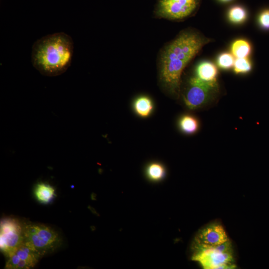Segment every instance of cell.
<instances>
[{
    "label": "cell",
    "mask_w": 269,
    "mask_h": 269,
    "mask_svg": "<svg viewBox=\"0 0 269 269\" xmlns=\"http://www.w3.org/2000/svg\"><path fill=\"white\" fill-rule=\"evenodd\" d=\"M210 40L192 31L180 34L163 51L160 60V79L172 94L180 92L182 72L190 61Z\"/></svg>",
    "instance_id": "cell-1"
},
{
    "label": "cell",
    "mask_w": 269,
    "mask_h": 269,
    "mask_svg": "<svg viewBox=\"0 0 269 269\" xmlns=\"http://www.w3.org/2000/svg\"><path fill=\"white\" fill-rule=\"evenodd\" d=\"M73 52V41L69 35L64 32L48 34L33 44L31 63L41 74L56 76L69 67Z\"/></svg>",
    "instance_id": "cell-2"
},
{
    "label": "cell",
    "mask_w": 269,
    "mask_h": 269,
    "mask_svg": "<svg viewBox=\"0 0 269 269\" xmlns=\"http://www.w3.org/2000/svg\"><path fill=\"white\" fill-rule=\"evenodd\" d=\"M192 259L205 269H234L233 251L230 240L219 245L207 246L193 243Z\"/></svg>",
    "instance_id": "cell-3"
},
{
    "label": "cell",
    "mask_w": 269,
    "mask_h": 269,
    "mask_svg": "<svg viewBox=\"0 0 269 269\" xmlns=\"http://www.w3.org/2000/svg\"><path fill=\"white\" fill-rule=\"evenodd\" d=\"M24 242L41 257L53 251L61 244L59 234L46 225L29 223L23 225Z\"/></svg>",
    "instance_id": "cell-4"
},
{
    "label": "cell",
    "mask_w": 269,
    "mask_h": 269,
    "mask_svg": "<svg viewBox=\"0 0 269 269\" xmlns=\"http://www.w3.org/2000/svg\"><path fill=\"white\" fill-rule=\"evenodd\" d=\"M0 248L9 258L24 242L23 226L16 219H5L0 222Z\"/></svg>",
    "instance_id": "cell-5"
},
{
    "label": "cell",
    "mask_w": 269,
    "mask_h": 269,
    "mask_svg": "<svg viewBox=\"0 0 269 269\" xmlns=\"http://www.w3.org/2000/svg\"><path fill=\"white\" fill-rule=\"evenodd\" d=\"M217 87V83H208L196 76L192 77L183 96L184 103L190 110L199 109L208 103Z\"/></svg>",
    "instance_id": "cell-6"
},
{
    "label": "cell",
    "mask_w": 269,
    "mask_h": 269,
    "mask_svg": "<svg viewBox=\"0 0 269 269\" xmlns=\"http://www.w3.org/2000/svg\"><path fill=\"white\" fill-rule=\"evenodd\" d=\"M200 0H160L156 13L169 19H181L192 14L199 5Z\"/></svg>",
    "instance_id": "cell-7"
},
{
    "label": "cell",
    "mask_w": 269,
    "mask_h": 269,
    "mask_svg": "<svg viewBox=\"0 0 269 269\" xmlns=\"http://www.w3.org/2000/svg\"><path fill=\"white\" fill-rule=\"evenodd\" d=\"M229 240L222 226L218 223H213L198 231L193 243L203 246H214L223 244Z\"/></svg>",
    "instance_id": "cell-8"
},
{
    "label": "cell",
    "mask_w": 269,
    "mask_h": 269,
    "mask_svg": "<svg viewBox=\"0 0 269 269\" xmlns=\"http://www.w3.org/2000/svg\"><path fill=\"white\" fill-rule=\"evenodd\" d=\"M134 113L142 118L149 117L154 111V106L152 100L147 96H140L135 98L133 103Z\"/></svg>",
    "instance_id": "cell-9"
},
{
    "label": "cell",
    "mask_w": 269,
    "mask_h": 269,
    "mask_svg": "<svg viewBox=\"0 0 269 269\" xmlns=\"http://www.w3.org/2000/svg\"><path fill=\"white\" fill-rule=\"evenodd\" d=\"M196 77L203 81L217 83L218 70L216 66L210 62L204 61L200 63L196 67Z\"/></svg>",
    "instance_id": "cell-10"
},
{
    "label": "cell",
    "mask_w": 269,
    "mask_h": 269,
    "mask_svg": "<svg viewBox=\"0 0 269 269\" xmlns=\"http://www.w3.org/2000/svg\"><path fill=\"white\" fill-rule=\"evenodd\" d=\"M178 127L180 130L184 134H192L198 131L199 128V122L194 116L185 114L179 118Z\"/></svg>",
    "instance_id": "cell-11"
},
{
    "label": "cell",
    "mask_w": 269,
    "mask_h": 269,
    "mask_svg": "<svg viewBox=\"0 0 269 269\" xmlns=\"http://www.w3.org/2000/svg\"><path fill=\"white\" fill-rule=\"evenodd\" d=\"M20 260L25 261L29 267H33L38 262L41 256L36 251L26 245L24 242L15 253Z\"/></svg>",
    "instance_id": "cell-12"
},
{
    "label": "cell",
    "mask_w": 269,
    "mask_h": 269,
    "mask_svg": "<svg viewBox=\"0 0 269 269\" xmlns=\"http://www.w3.org/2000/svg\"><path fill=\"white\" fill-rule=\"evenodd\" d=\"M146 177L153 182L162 180L166 174L164 165L158 162H152L148 164L145 168Z\"/></svg>",
    "instance_id": "cell-13"
},
{
    "label": "cell",
    "mask_w": 269,
    "mask_h": 269,
    "mask_svg": "<svg viewBox=\"0 0 269 269\" xmlns=\"http://www.w3.org/2000/svg\"><path fill=\"white\" fill-rule=\"evenodd\" d=\"M55 190L48 184L40 183L34 189V194L37 199L44 203H48L54 195Z\"/></svg>",
    "instance_id": "cell-14"
},
{
    "label": "cell",
    "mask_w": 269,
    "mask_h": 269,
    "mask_svg": "<svg viewBox=\"0 0 269 269\" xmlns=\"http://www.w3.org/2000/svg\"><path fill=\"white\" fill-rule=\"evenodd\" d=\"M251 47L246 40L238 39L233 42L231 46L232 54L236 58L247 57L250 54Z\"/></svg>",
    "instance_id": "cell-15"
},
{
    "label": "cell",
    "mask_w": 269,
    "mask_h": 269,
    "mask_svg": "<svg viewBox=\"0 0 269 269\" xmlns=\"http://www.w3.org/2000/svg\"><path fill=\"white\" fill-rule=\"evenodd\" d=\"M228 17L232 22L240 23L244 21L246 19L247 12L242 7L235 6L230 9Z\"/></svg>",
    "instance_id": "cell-16"
},
{
    "label": "cell",
    "mask_w": 269,
    "mask_h": 269,
    "mask_svg": "<svg viewBox=\"0 0 269 269\" xmlns=\"http://www.w3.org/2000/svg\"><path fill=\"white\" fill-rule=\"evenodd\" d=\"M234 70L236 74H245L252 69V64L247 57L237 58L234 64Z\"/></svg>",
    "instance_id": "cell-17"
},
{
    "label": "cell",
    "mask_w": 269,
    "mask_h": 269,
    "mask_svg": "<svg viewBox=\"0 0 269 269\" xmlns=\"http://www.w3.org/2000/svg\"><path fill=\"white\" fill-rule=\"evenodd\" d=\"M233 54L225 52L221 54L217 60L218 65L224 69H228L233 67L235 62Z\"/></svg>",
    "instance_id": "cell-18"
},
{
    "label": "cell",
    "mask_w": 269,
    "mask_h": 269,
    "mask_svg": "<svg viewBox=\"0 0 269 269\" xmlns=\"http://www.w3.org/2000/svg\"><path fill=\"white\" fill-rule=\"evenodd\" d=\"M260 26L265 29H269V9L263 10L258 18Z\"/></svg>",
    "instance_id": "cell-19"
},
{
    "label": "cell",
    "mask_w": 269,
    "mask_h": 269,
    "mask_svg": "<svg viewBox=\"0 0 269 269\" xmlns=\"http://www.w3.org/2000/svg\"><path fill=\"white\" fill-rule=\"evenodd\" d=\"M20 260V259L18 255L14 253L9 258V259L6 263L5 268L7 269H17V267Z\"/></svg>",
    "instance_id": "cell-20"
},
{
    "label": "cell",
    "mask_w": 269,
    "mask_h": 269,
    "mask_svg": "<svg viewBox=\"0 0 269 269\" xmlns=\"http://www.w3.org/2000/svg\"><path fill=\"white\" fill-rule=\"evenodd\" d=\"M221 0L222 1L226 2V1H230L231 0Z\"/></svg>",
    "instance_id": "cell-21"
}]
</instances>
